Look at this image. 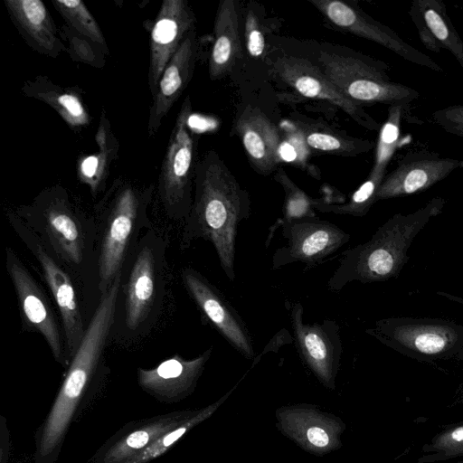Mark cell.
I'll return each instance as SVG.
<instances>
[{
	"mask_svg": "<svg viewBox=\"0 0 463 463\" xmlns=\"http://www.w3.org/2000/svg\"><path fill=\"white\" fill-rule=\"evenodd\" d=\"M194 200L184 222L181 246L193 241H210L227 279H236L235 248L239 224L251 213L250 194L242 188L215 150L197 159Z\"/></svg>",
	"mask_w": 463,
	"mask_h": 463,
	"instance_id": "1",
	"label": "cell"
},
{
	"mask_svg": "<svg viewBox=\"0 0 463 463\" xmlns=\"http://www.w3.org/2000/svg\"><path fill=\"white\" fill-rule=\"evenodd\" d=\"M119 297V285L113 284L101 295L81 343L71 360L52 406L35 433V463H55L68 429L87 403V391L101 364V355L112 328Z\"/></svg>",
	"mask_w": 463,
	"mask_h": 463,
	"instance_id": "2",
	"label": "cell"
},
{
	"mask_svg": "<svg viewBox=\"0 0 463 463\" xmlns=\"http://www.w3.org/2000/svg\"><path fill=\"white\" fill-rule=\"evenodd\" d=\"M156 185L125 176L116 178L95 206L98 287L106 292L138 243L144 228L151 229L147 208Z\"/></svg>",
	"mask_w": 463,
	"mask_h": 463,
	"instance_id": "3",
	"label": "cell"
},
{
	"mask_svg": "<svg viewBox=\"0 0 463 463\" xmlns=\"http://www.w3.org/2000/svg\"><path fill=\"white\" fill-rule=\"evenodd\" d=\"M444 205L443 198L435 197L413 213L392 216L369 241L342 252L327 288L338 292L353 281L372 283L396 277L407 261L414 238Z\"/></svg>",
	"mask_w": 463,
	"mask_h": 463,
	"instance_id": "4",
	"label": "cell"
},
{
	"mask_svg": "<svg viewBox=\"0 0 463 463\" xmlns=\"http://www.w3.org/2000/svg\"><path fill=\"white\" fill-rule=\"evenodd\" d=\"M14 213L58 260L73 270L81 271L97 258L95 219L81 210L63 186L43 189L29 204L17 207Z\"/></svg>",
	"mask_w": 463,
	"mask_h": 463,
	"instance_id": "5",
	"label": "cell"
},
{
	"mask_svg": "<svg viewBox=\"0 0 463 463\" xmlns=\"http://www.w3.org/2000/svg\"><path fill=\"white\" fill-rule=\"evenodd\" d=\"M319 68L348 99L361 103L410 104L420 93L408 86L390 80L389 66L369 57L321 51Z\"/></svg>",
	"mask_w": 463,
	"mask_h": 463,
	"instance_id": "6",
	"label": "cell"
},
{
	"mask_svg": "<svg viewBox=\"0 0 463 463\" xmlns=\"http://www.w3.org/2000/svg\"><path fill=\"white\" fill-rule=\"evenodd\" d=\"M192 103L186 96L171 131L157 178V196L171 219H187L194 200L193 189L197 139L190 126Z\"/></svg>",
	"mask_w": 463,
	"mask_h": 463,
	"instance_id": "7",
	"label": "cell"
},
{
	"mask_svg": "<svg viewBox=\"0 0 463 463\" xmlns=\"http://www.w3.org/2000/svg\"><path fill=\"white\" fill-rule=\"evenodd\" d=\"M165 241L151 229L131 253L123 285L124 323L129 331L145 328L158 310L164 292Z\"/></svg>",
	"mask_w": 463,
	"mask_h": 463,
	"instance_id": "8",
	"label": "cell"
},
{
	"mask_svg": "<svg viewBox=\"0 0 463 463\" xmlns=\"http://www.w3.org/2000/svg\"><path fill=\"white\" fill-rule=\"evenodd\" d=\"M8 219L18 236L39 263L44 281L51 290L60 314L65 351L71 363L86 332L71 278L62 265L58 262V260L47 250L36 233L14 213H8Z\"/></svg>",
	"mask_w": 463,
	"mask_h": 463,
	"instance_id": "9",
	"label": "cell"
},
{
	"mask_svg": "<svg viewBox=\"0 0 463 463\" xmlns=\"http://www.w3.org/2000/svg\"><path fill=\"white\" fill-rule=\"evenodd\" d=\"M288 311L301 360L326 389L334 391L344 352L337 322L325 319L306 324L304 307L299 302L291 303Z\"/></svg>",
	"mask_w": 463,
	"mask_h": 463,
	"instance_id": "10",
	"label": "cell"
},
{
	"mask_svg": "<svg viewBox=\"0 0 463 463\" xmlns=\"http://www.w3.org/2000/svg\"><path fill=\"white\" fill-rule=\"evenodd\" d=\"M275 419L276 428L284 437L313 456L324 457L343 446L346 424L316 404L282 405L276 409Z\"/></svg>",
	"mask_w": 463,
	"mask_h": 463,
	"instance_id": "11",
	"label": "cell"
},
{
	"mask_svg": "<svg viewBox=\"0 0 463 463\" xmlns=\"http://www.w3.org/2000/svg\"><path fill=\"white\" fill-rule=\"evenodd\" d=\"M5 253L6 269L16 292L24 328L40 334L54 359L68 368L70 361L51 302L15 251L8 247Z\"/></svg>",
	"mask_w": 463,
	"mask_h": 463,
	"instance_id": "12",
	"label": "cell"
},
{
	"mask_svg": "<svg viewBox=\"0 0 463 463\" xmlns=\"http://www.w3.org/2000/svg\"><path fill=\"white\" fill-rule=\"evenodd\" d=\"M280 228L287 243L272 255L273 270L296 262L303 263L307 270L321 263L351 239L349 233L335 224L318 218L293 221Z\"/></svg>",
	"mask_w": 463,
	"mask_h": 463,
	"instance_id": "13",
	"label": "cell"
},
{
	"mask_svg": "<svg viewBox=\"0 0 463 463\" xmlns=\"http://www.w3.org/2000/svg\"><path fill=\"white\" fill-rule=\"evenodd\" d=\"M181 278L203 319L241 355L252 359L255 354L248 327L223 294L194 268L184 267Z\"/></svg>",
	"mask_w": 463,
	"mask_h": 463,
	"instance_id": "14",
	"label": "cell"
},
{
	"mask_svg": "<svg viewBox=\"0 0 463 463\" xmlns=\"http://www.w3.org/2000/svg\"><path fill=\"white\" fill-rule=\"evenodd\" d=\"M335 26L374 42L402 59L436 72L443 69L430 56L404 42L392 29L373 19L360 8L340 0H310Z\"/></svg>",
	"mask_w": 463,
	"mask_h": 463,
	"instance_id": "15",
	"label": "cell"
},
{
	"mask_svg": "<svg viewBox=\"0 0 463 463\" xmlns=\"http://www.w3.org/2000/svg\"><path fill=\"white\" fill-rule=\"evenodd\" d=\"M278 76L301 95L328 101L344 110L358 124L369 130H380L382 126L367 114L361 104L345 96L324 74L319 66L310 61L281 54L272 61Z\"/></svg>",
	"mask_w": 463,
	"mask_h": 463,
	"instance_id": "16",
	"label": "cell"
},
{
	"mask_svg": "<svg viewBox=\"0 0 463 463\" xmlns=\"http://www.w3.org/2000/svg\"><path fill=\"white\" fill-rule=\"evenodd\" d=\"M461 168V159L442 157L426 151L410 152L386 175L377 191L376 200L423 192Z\"/></svg>",
	"mask_w": 463,
	"mask_h": 463,
	"instance_id": "17",
	"label": "cell"
},
{
	"mask_svg": "<svg viewBox=\"0 0 463 463\" xmlns=\"http://www.w3.org/2000/svg\"><path fill=\"white\" fill-rule=\"evenodd\" d=\"M196 411L182 410L128 422L101 445L90 463H125Z\"/></svg>",
	"mask_w": 463,
	"mask_h": 463,
	"instance_id": "18",
	"label": "cell"
},
{
	"mask_svg": "<svg viewBox=\"0 0 463 463\" xmlns=\"http://www.w3.org/2000/svg\"><path fill=\"white\" fill-rule=\"evenodd\" d=\"M194 24L195 16L186 0L163 1L150 34L148 85L152 97L165 66Z\"/></svg>",
	"mask_w": 463,
	"mask_h": 463,
	"instance_id": "19",
	"label": "cell"
},
{
	"mask_svg": "<svg viewBox=\"0 0 463 463\" xmlns=\"http://www.w3.org/2000/svg\"><path fill=\"white\" fill-rule=\"evenodd\" d=\"M213 351L210 346L198 356L186 359L175 354L151 369H137V383L162 402H177L191 395Z\"/></svg>",
	"mask_w": 463,
	"mask_h": 463,
	"instance_id": "20",
	"label": "cell"
},
{
	"mask_svg": "<svg viewBox=\"0 0 463 463\" xmlns=\"http://www.w3.org/2000/svg\"><path fill=\"white\" fill-rule=\"evenodd\" d=\"M198 57L195 28L192 29L170 59L152 97L147 124L148 137L158 131L164 118L183 94L190 82Z\"/></svg>",
	"mask_w": 463,
	"mask_h": 463,
	"instance_id": "21",
	"label": "cell"
},
{
	"mask_svg": "<svg viewBox=\"0 0 463 463\" xmlns=\"http://www.w3.org/2000/svg\"><path fill=\"white\" fill-rule=\"evenodd\" d=\"M9 17L18 32L35 52L57 58L67 52L54 21L40 0H5Z\"/></svg>",
	"mask_w": 463,
	"mask_h": 463,
	"instance_id": "22",
	"label": "cell"
},
{
	"mask_svg": "<svg viewBox=\"0 0 463 463\" xmlns=\"http://www.w3.org/2000/svg\"><path fill=\"white\" fill-rule=\"evenodd\" d=\"M409 15L426 49L436 53L446 49L463 69V41L441 0H414Z\"/></svg>",
	"mask_w": 463,
	"mask_h": 463,
	"instance_id": "23",
	"label": "cell"
},
{
	"mask_svg": "<svg viewBox=\"0 0 463 463\" xmlns=\"http://www.w3.org/2000/svg\"><path fill=\"white\" fill-rule=\"evenodd\" d=\"M235 130L256 170L271 173L280 159V137L269 118L259 109L248 107L237 118Z\"/></svg>",
	"mask_w": 463,
	"mask_h": 463,
	"instance_id": "24",
	"label": "cell"
},
{
	"mask_svg": "<svg viewBox=\"0 0 463 463\" xmlns=\"http://www.w3.org/2000/svg\"><path fill=\"white\" fill-rule=\"evenodd\" d=\"M379 337H388L409 350L424 355H439L453 348L458 339L456 328L447 324L380 321L367 330Z\"/></svg>",
	"mask_w": 463,
	"mask_h": 463,
	"instance_id": "25",
	"label": "cell"
},
{
	"mask_svg": "<svg viewBox=\"0 0 463 463\" xmlns=\"http://www.w3.org/2000/svg\"><path fill=\"white\" fill-rule=\"evenodd\" d=\"M22 93L44 102L54 109L68 127L80 132L90 125V116L78 87H62L44 75L24 81Z\"/></svg>",
	"mask_w": 463,
	"mask_h": 463,
	"instance_id": "26",
	"label": "cell"
},
{
	"mask_svg": "<svg viewBox=\"0 0 463 463\" xmlns=\"http://www.w3.org/2000/svg\"><path fill=\"white\" fill-rule=\"evenodd\" d=\"M239 22L237 3L233 0L220 2L209 58V75L213 80L225 76L241 57Z\"/></svg>",
	"mask_w": 463,
	"mask_h": 463,
	"instance_id": "27",
	"label": "cell"
},
{
	"mask_svg": "<svg viewBox=\"0 0 463 463\" xmlns=\"http://www.w3.org/2000/svg\"><path fill=\"white\" fill-rule=\"evenodd\" d=\"M95 142L98 151L80 156L77 163L78 180L88 186L93 197L105 191L112 164L119 149L118 140L104 109L100 113Z\"/></svg>",
	"mask_w": 463,
	"mask_h": 463,
	"instance_id": "28",
	"label": "cell"
},
{
	"mask_svg": "<svg viewBox=\"0 0 463 463\" xmlns=\"http://www.w3.org/2000/svg\"><path fill=\"white\" fill-rule=\"evenodd\" d=\"M237 385L238 384L233 386L229 390V392L213 403L197 409V411L186 421L158 438L150 446L125 463H149L155 458L165 454L187 432L214 414L215 411L231 396Z\"/></svg>",
	"mask_w": 463,
	"mask_h": 463,
	"instance_id": "29",
	"label": "cell"
},
{
	"mask_svg": "<svg viewBox=\"0 0 463 463\" xmlns=\"http://www.w3.org/2000/svg\"><path fill=\"white\" fill-rule=\"evenodd\" d=\"M275 179L283 187L285 201L282 217L269 227V232L266 241L267 247L272 240L277 229L280 228L283 224L297 220L317 218L316 206L319 199H312L309 197L304 191L298 188L281 169L278 170Z\"/></svg>",
	"mask_w": 463,
	"mask_h": 463,
	"instance_id": "30",
	"label": "cell"
},
{
	"mask_svg": "<svg viewBox=\"0 0 463 463\" xmlns=\"http://www.w3.org/2000/svg\"><path fill=\"white\" fill-rule=\"evenodd\" d=\"M52 4L70 28L96 43L105 54H109V47L101 28L82 1L52 0Z\"/></svg>",
	"mask_w": 463,
	"mask_h": 463,
	"instance_id": "31",
	"label": "cell"
},
{
	"mask_svg": "<svg viewBox=\"0 0 463 463\" xmlns=\"http://www.w3.org/2000/svg\"><path fill=\"white\" fill-rule=\"evenodd\" d=\"M463 458V422L448 425L426 442L418 463H437Z\"/></svg>",
	"mask_w": 463,
	"mask_h": 463,
	"instance_id": "32",
	"label": "cell"
},
{
	"mask_svg": "<svg viewBox=\"0 0 463 463\" xmlns=\"http://www.w3.org/2000/svg\"><path fill=\"white\" fill-rule=\"evenodd\" d=\"M409 104L392 105L382 126L376 144L374 163L371 174L386 176V168L398 146L401 120Z\"/></svg>",
	"mask_w": 463,
	"mask_h": 463,
	"instance_id": "33",
	"label": "cell"
},
{
	"mask_svg": "<svg viewBox=\"0 0 463 463\" xmlns=\"http://www.w3.org/2000/svg\"><path fill=\"white\" fill-rule=\"evenodd\" d=\"M307 145L322 152L357 155L372 149L374 144L368 140L345 138L326 130H309L305 135Z\"/></svg>",
	"mask_w": 463,
	"mask_h": 463,
	"instance_id": "34",
	"label": "cell"
},
{
	"mask_svg": "<svg viewBox=\"0 0 463 463\" xmlns=\"http://www.w3.org/2000/svg\"><path fill=\"white\" fill-rule=\"evenodd\" d=\"M63 31L66 33V38L69 42V48H67V52L71 54V59L91 64L92 66L95 64L101 66L100 63L95 60L98 57L92 46H98L96 43L81 36L68 25H66V28Z\"/></svg>",
	"mask_w": 463,
	"mask_h": 463,
	"instance_id": "35",
	"label": "cell"
},
{
	"mask_svg": "<svg viewBox=\"0 0 463 463\" xmlns=\"http://www.w3.org/2000/svg\"><path fill=\"white\" fill-rule=\"evenodd\" d=\"M433 121L446 132L463 137V105H452L432 113Z\"/></svg>",
	"mask_w": 463,
	"mask_h": 463,
	"instance_id": "36",
	"label": "cell"
},
{
	"mask_svg": "<svg viewBox=\"0 0 463 463\" xmlns=\"http://www.w3.org/2000/svg\"><path fill=\"white\" fill-rule=\"evenodd\" d=\"M245 39L248 52L254 57L260 56L265 48V39L259 27L256 15L249 11L245 19Z\"/></svg>",
	"mask_w": 463,
	"mask_h": 463,
	"instance_id": "37",
	"label": "cell"
},
{
	"mask_svg": "<svg viewBox=\"0 0 463 463\" xmlns=\"http://www.w3.org/2000/svg\"><path fill=\"white\" fill-rule=\"evenodd\" d=\"M453 463H463V459L458 460V461H457V462H453Z\"/></svg>",
	"mask_w": 463,
	"mask_h": 463,
	"instance_id": "38",
	"label": "cell"
},
{
	"mask_svg": "<svg viewBox=\"0 0 463 463\" xmlns=\"http://www.w3.org/2000/svg\"><path fill=\"white\" fill-rule=\"evenodd\" d=\"M461 402L463 403V401Z\"/></svg>",
	"mask_w": 463,
	"mask_h": 463,
	"instance_id": "39",
	"label": "cell"
},
{
	"mask_svg": "<svg viewBox=\"0 0 463 463\" xmlns=\"http://www.w3.org/2000/svg\"><path fill=\"white\" fill-rule=\"evenodd\" d=\"M462 401H463V399H462Z\"/></svg>",
	"mask_w": 463,
	"mask_h": 463,
	"instance_id": "40",
	"label": "cell"
}]
</instances>
